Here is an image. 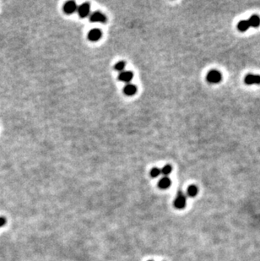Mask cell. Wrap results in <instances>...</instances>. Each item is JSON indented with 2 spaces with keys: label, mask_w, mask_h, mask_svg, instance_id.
<instances>
[{
  "label": "cell",
  "mask_w": 260,
  "mask_h": 261,
  "mask_svg": "<svg viewBox=\"0 0 260 261\" xmlns=\"http://www.w3.org/2000/svg\"><path fill=\"white\" fill-rule=\"evenodd\" d=\"M206 80L209 83L217 84L220 83L222 80L221 73L216 70H211L206 75Z\"/></svg>",
  "instance_id": "cell-1"
},
{
  "label": "cell",
  "mask_w": 260,
  "mask_h": 261,
  "mask_svg": "<svg viewBox=\"0 0 260 261\" xmlns=\"http://www.w3.org/2000/svg\"><path fill=\"white\" fill-rule=\"evenodd\" d=\"M186 203H187V199H186L185 195L181 190H179L177 193V195H176V198L174 200L175 208L178 209V210L185 208Z\"/></svg>",
  "instance_id": "cell-2"
},
{
  "label": "cell",
  "mask_w": 260,
  "mask_h": 261,
  "mask_svg": "<svg viewBox=\"0 0 260 261\" xmlns=\"http://www.w3.org/2000/svg\"><path fill=\"white\" fill-rule=\"evenodd\" d=\"M77 12L79 16L81 18H83V19L90 16V14H91V5H90V3H84L80 6H78Z\"/></svg>",
  "instance_id": "cell-3"
},
{
  "label": "cell",
  "mask_w": 260,
  "mask_h": 261,
  "mask_svg": "<svg viewBox=\"0 0 260 261\" xmlns=\"http://www.w3.org/2000/svg\"><path fill=\"white\" fill-rule=\"evenodd\" d=\"M90 20L93 23H106L107 16L101 11H95L90 14Z\"/></svg>",
  "instance_id": "cell-4"
},
{
  "label": "cell",
  "mask_w": 260,
  "mask_h": 261,
  "mask_svg": "<svg viewBox=\"0 0 260 261\" xmlns=\"http://www.w3.org/2000/svg\"><path fill=\"white\" fill-rule=\"evenodd\" d=\"M101 36H102V32H101V31L100 29H96V28L91 30V31L88 32V35H87L88 39L90 40L91 42H98V41L101 38Z\"/></svg>",
  "instance_id": "cell-5"
},
{
  "label": "cell",
  "mask_w": 260,
  "mask_h": 261,
  "mask_svg": "<svg viewBox=\"0 0 260 261\" xmlns=\"http://www.w3.org/2000/svg\"><path fill=\"white\" fill-rule=\"evenodd\" d=\"M244 82L246 85L251 86V85H260V75L248 74L245 76Z\"/></svg>",
  "instance_id": "cell-6"
},
{
  "label": "cell",
  "mask_w": 260,
  "mask_h": 261,
  "mask_svg": "<svg viewBox=\"0 0 260 261\" xmlns=\"http://www.w3.org/2000/svg\"><path fill=\"white\" fill-rule=\"evenodd\" d=\"M119 81L124 82V83L129 84L132 80L133 79V73L132 71H127V70H124L119 74L118 75Z\"/></svg>",
  "instance_id": "cell-7"
},
{
  "label": "cell",
  "mask_w": 260,
  "mask_h": 261,
  "mask_svg": "<svg viewBox=\"0 0 260 261\" xmlns=\"http://www.w3.org/2000/svg\"><path fill=\"white\" fill-rule=\"evenodd\" d=\"M77 4L74 1H68L64 5V11L67 14H74L75 11H77Z\"/></svg>",
  "instance_id": "cell-8"
},
{
  "label": "cell",
  "mask_w": 260,
  "mask_h": 261,
  "mask_svg": "<svg viewBox=\"0 0 260 261\" xmlns=\"http://www.w3.org/2000/svg\"><path fill=\"white\" fill-rule=\"evenodd\" d=\"M138 91V87L133 84H126L123 87V93L127 97H133Z\"/></svg>",
  "instance_id": "cell-9"
},
{
  "label": "cell",
  "mask_w": 260,
  "mask_h": 261,
  "mask_svg": "<svg viewBox=\"0 0 260 261\" xmlns=\"http://www.w3.org/2000/svg\"><path fill=\"white\" fill-rule=\"evenodd\" d=\"M171 185H172V180L168 177H163L160 179L159 183H158V186L161 189H168Z\"/></svg>",
  "instance_id": "cell-10"
},
{
  "label": "cell",
  "mask_w": 260,
  "mask_h": 261,
  "mask_svg": "<svg viewBox=\"0 0 260 261\" xmlns=\"http://www.w3.org/2000/svg\"><path fill=\"white\" fill-rule=\"evenodd\" d=\"M250 27H258L260 25V17L257 14H253L249 18L248 20Z\"/></svg>",
  "instance_id": "cell-11"
},
{
  "label": "cell",
  "mask_w": 260,
  "mask_h": 261,
  "mask_svg": "<svg viewBox=\"0 0 260 261\" xmlns=\"http://www.w3.org/2000/svg\"><path fill=\"white\" fill-rule=\"evenodd\" d=\"M237 30L241 32H244V31H247L250 28V25H249V22L247 20H242L241 21H239L237 24Z\"/></svg>",
  "instance_id": "cell-12"
},
{
  "label": "cell",
  "mask_w": 260,
  "mask_h": 261,
  "mask_svg": "<svg viewBox=\"0 0 260 261\" xmlns=\"http://www.w3.org/2000/svg\"><path fill=\"white\" fill-rule=\"evenodd\" d=\"M199 193V189L198 187L195 186V185H190V186L188 188V190H187V194L189 197L194 198Z\"/></svg>",
  "instance_id": "cell-13"
},
{
  "label": "cell",
  "mask_w": 260,
  "mask_h": 261,
  "mask_svg": "<svg viewBox=\"0 0 260 261\" xmlns=\"http://www.w3.org/2000/svg\"><path fill=\"white\" fill-rule=\"evenodd\" d=\"M125 67H126V63L124 61H119L114 65V70L121 73L124 71Z\"/></svg>",
  "instance_id": "cell-14"
},
{
  "label": "cell",
  "mask_w": 260,
  "mask_h": 261,
  "mask_svg": "<svg viewBox=\"0 0 260 261\" xmlns=\"http://www.w3.org/2000/svg\"><path fill=\"white\" fill-rule=\"evenodd\" d=\"M172 171V167L171 165H166L164 166L161 169V173H162L165 177H166L167 175H169Z\"/></svg>",
  "instance_id": "cell-15"
},
{
  "label": "cell",
  "mask_w": 260,
  "mask_h": 261,
  "mask_svg": "<svg viewBox=\"0 0 260 261\" xmlns=\"http://www.w3.org/2000/svg\"><path fill=\"white\" fill-rule=\"evenodd\" d=\"M149 174L151 176V178H157V177H159L160 174H161V169L158 168V167H153L152 169L150 170Z\"/></svg>",
  "instance_id": "cell-16"
},
{
  "label": "cell",
  "mask_w": 260,
  "mask_h": 261,
  "mask_svg": "<svg viewBox=\"0 0 260 261\" xmlns=\"http://www.w3.org/2000/svg\"><path fill=\"white\" fill-rule=\"evenodd\" d=\"M6 223V219L4 217H0V227H2L3 226L5 225Z\"/></svg>",
  "instance_id": "cell-17"
},
{
  "label": "cell",
  "mask_w": 260,
  "mask_h": 261,
  "mask_svg": "<svg viewBox=\"0 0 260 261\" xmlns=\"http://www.w3.org/2000/svg\"><path fill=\"white\" fill-rule=\"evenodd\" d=\"M148 261H152V260H148Z\"/></svg>",
  "instance_id": "cell-18"
}]
</instances>
